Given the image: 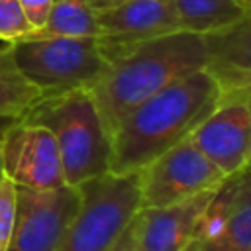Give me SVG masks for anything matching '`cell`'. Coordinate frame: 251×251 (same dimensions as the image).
<instances>
[{
  "mask_svg": "<svg viewBox=\"0 0 251 251\" xmlns=\"http://www.w3.org/2000/svg\"><path fill=\"white\" fill-rule=\"evenodd\" d=\"M220 88L212 76L192 71L133 108L112 131V175L141 171L167 149L186 139L214 110Z\"/></svg>",
  "mask_w": 251,
  "mask_h": 251,
  "instance_id": "6da1fadb",
  "label": "cell"
},
{
  "mask_svg": "<svg viewBox=\"0 0 251 251\" xmlns=\"http://www.w3.org/2000/svg\"><path fill=\"white\" fill-rule=\"evenodd\" d=\"M204 67L202 37L175 31L135 43L114 57L104 75L88 88L112 137L118 124L141 102Z\"/></svg>",
  "mask_w": 251,
  "mask_h": 251,
  "instance_id": "7a4b0ae2",
  "label": "cell"
},
{
  "mask_svg": "<svg viewBox=\"0 0 251 251\" xmlns=\"http://www.w3.org/2000/svg\"><path fill=\"white\" fill-rule=\"evenodd\" d=\"M20 120L53 135L67 186L110 173L112 137L86 88L43 96Z\"/></svg>",
  "mask_w": 251,
  "mask_h": 251,
  "instance_id": "3957f363",
  "label": "cell"
},
{
  "mask_svg": "<svg viewBox=\"0 0 251 251\" xmlns=\"http://www.w3.org/2000/svg\"><path fill=\"white\" fill-rule=\"evenodd\" d=\"M76 190L80 204L57 251H110L139 212L137 173H106Z\"/></svg>",
  "mask_w": 251,
  "mask_h": 251,
  "instance_id": "277c9868",
  "label": "cell"
},
{
  "mask_svg": "<svg viewBox=\"0 0 251 251\" xmlns=\"http://www.w3.org/2000/svg\"><path fill=\"white\" fill-rule=\"evenodd\" d=\"M6 45L16 67L43 96L88 90L108 67L96 37H41Z\"/></svg>",
  "mask_w": 251,
  "mask_h": 251,
  "instance_id": "5b68a950",
  "label": "cell"
},
{
  "mask_svg": "<svg viewBox=\"0 0 251 251\" xmlns=\"http://www.w3.org/2000/svg\"><path fill=\"white\" fill-rule=\"evenodd\" d=\"M226 178L186 137L137 171L139 208L178 204L218 188Z\"/></svg>",
  "mask_w": 251,
  "mask_h": 251,
  "instance_id": "8992f818",
  "label": "cell"
},
{
  "mask_svg": "<svg viewBox=\"0 0 251 251\" xmlns=\"http://www.w3.org/2000/svg\"><path fill=\"white\" fill-rule=\"evenodd\" d=\"M188 139L224 176L247 169L251 157V88L220 92L214 110Z\"/></svg>",
  "mask_w": 251,
  "mask_h": 251,
  "instance_id": "52a82bcc",
  "label": "cell"
},
{
  "mask_svg": "<svg viewBox=\"0 0 251 251\" xmlns=\"http://www.w3.org/2000/svg\"><path fill=\"white\" fill-rule=\"evenodd\" d=\"M80 204L76 186L33 190L18 186L16 222L6 251H57Z\"/></svg>",
  "mask_w": 251,
  "mask_h": 251,
  "instance_id": "ba28073f",
  "label": "cell"
},
{
  "mask_svg": "<svg viewBox=\"0 0 251 251\" xmlns=\"http://www.w3.org/2000/svg\"><path fill=\"white\" fill-rule=\"evenodd\" d=\"M4 175L16 184L33 190H51L65 184L59 149L53 135L35 124L18 120L2 135Z\"/></svg>",
  "mask_w": 251,
  "mask_h": 251,
  "instance_id": "9c48e42d",
  "label": "cell"
},
{
  "mask_svg": "<svg viewBox=\"0 0 251 251\" xmlns=\"http://www.w3.org/2000/svg\"><path fill=\"white\" fill-rule=\"evenodd\" d=\"M96 39L108 63L135 43L180 31L175 0H124L96 12Z\"/></svg>",
  "mask_w": 251,
  "mask_h": 251,
  "instance_id": "30bf717a",
  "label": "cell"
},
{
  "mask_svg": "<svg viewBox=\"0 0 251 251\" xmlns=\"http://www.w3.org/2000/svg\"><path fill=\"white\" fill-rule=\"evenodd\" d=\"M214 190L163 208H139L129 222L135 251H184Z\"/></svg>",
  "mask_w": 251,
  "mask_h": 251,
  "instance_id": "8fae6325",
  "label": "cell"
},
{
  "mask_svg": "<svg viewBox=\"0 0 251 251\" xmlns=\"http://www.w3.org/2000/svg\"><path fill=\"white\" fill-rule=\"evenodd\" d=\"M204 43V67L220 92L251 88V18L200 35Z\"/></svg>",
  "mask_w": 251,
  "mask_h": 251,
  "instance_id": "7c38bea8",
  "label": "cell"
},
{
  "mask_svg": "<svg viewBox=\"0 0 251 251\" xmlns=\"http://www.w3.org/2000/svg\"><path fill=\"white\" fill-rule=\"evenodd\" d=\"M41 98V90L35 88L16 67L8 45L0 47V139L4 131Z\"/></svg>",
  "mask_w": 251,
  "mask_h": 251,
  "instance_id": "4fadbf2b",
  "label": "cell"
},
{
  "mask_svg": "<svg viewBox=\"0 0 251 251\" xmlns=\"http://www.w3.org/2000/svg\"><path fill=\"white\" fill-rule=\"evenodd\" d=\"M175 10L180 31L196 35L227 27L251 12L237 0H175Z\"/></svg>",
  "mask_w": 251,
  "mask_h": 251,
  "instance_id": "5bb4252c",
  "label": "cell"
},
{
  "mask_svg": "<svg viewBox=\"0 0 251 251\" xmlns=\"http://www.w3.org/2000/svg\"><path fill=\"white\" fill-rule=\"evenodd\" d=\"M96 12L88 0H55L51 14L39 29L31 31L25 39L41 37H98Z\"/></svg>",
  "mask_w": 251,
  "mask_h": 251,
  "instance_id": "9a60e30c",
  "label": "cell"
},
{
  "mask_svg": "<svg viewBox=\"0 0 251 251\" xmlns=\"http://www.w3.org/2000/svg\"><path fill=\"white\" fill-rule=\"evenodd\" d=\"M184 251H251V182L243 186L224 227L212 239Z\"/></svg>",
  "mask_w": 251,
  "mask_h": 251,
  "instance_id": "2e32d148",
  "label": "cell"
},
{
  "mask_svg": "<svg viewBox=\"0 0 251 251\" xmlns=\"http://www.w3.org/2000/svg\"><path fill=\"white\" fill-rule=\"evenodd\" d=\"M33 31L27 22L20 0H0V41L16 43L25 39Z\"/></svg>",
  "mask_w": 251,
  "mask_h": 251,
  "instance_id": "e0dca14e",
  "label": "cell"
},
{
  "mask_svg": "<svg viewBox=\"0 0 251 251\" xmlns=\"http://www.w3.org/2000/svg\"><path fill=\"white\" fill-rule=\"evenodd\" d=\"M18 210V186L8 178H0V251H6Z\"/></svg>",
  "mask_w": 251,
  "mask_h": 251,
  "instance_id": "ac0fdd59",
  "label": "cell"
},
{
  "mask_svg": "<svg viewBox=\"0 0 251 251\" xmlns=\"http://www.w3.org/2000/svg\"><path fill=\"white\" fill-rule=\"evenodd\" d=\"M53 2L55 0H20V6L27 18V22L31 24L33 31L39 29L41 25H45L49 14H51V8H53Z\"/></svg>",
  "mask_w": 251,
  "mask_h": 251,
  "instance_id": "d6986e66",
  "label": "cell"
},
{
  "mask_svg": "<svg viewBox=\"0 0 251 251\" xmlns=\"http://www.w3.org/2000/svg\"><path fill=\"white\" fill-rule=\"evenodd\" d=\"M110 251H135V247L131 243V235H129V226L126 227V231L122 233V237L116 241V245Z\"/></svg>",
  "mask_w": 251,
  "mask_h": 251,
  "instance_id": "ffe728a7",
  "label": "cell"
},
{
  "mask_svg": "<svg viewBox=\"0 0 251 251\" xmlns=\"http://www.w3.org/2000/svg\"><path fill=\"white\" fill-rule=\"evenodd\" d=\"M120 2H124V0H88V4L92 6V10H94V12L108 10V8H112V6L120 4Z\"/></svg>",
  "mask_w": 251,
  "mask_h": 251,
  "instance_id": "44dd1931",
  "label": "cell"
},
{
  "mask_svg": "<svg viewBox=\"0 0 251 251\" xmlns=\"http://www.w3.org/2000/svg\"><path fill=\"white\" fill-rule=\"evenodd\" d=\"M6 176L4 175V161H2V139H0V178Z\"/></svg>",
  "mask_w": 251,
  "mask_h": 251,
  "instance_id": "7402d4cb",
  "label": "cell"
}]
</instances>
